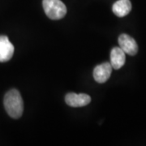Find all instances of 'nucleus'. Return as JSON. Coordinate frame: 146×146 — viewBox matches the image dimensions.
<instances>
[{
    "label": "nucleus",
    "mask_w": 146,
    "mask_h": 146,
    "mask_svg": "<svg viewBox=\"0 0 146 146\" xmlns=\"http://www.w3.org/2000/svg\"><path fill=\"white\" fill-rule=\"evenodd\" d=\"M112 66L110 63H103L96 66L94 69V78L96 82L103 84L110 77L112 72Z\"/></svg>",
    "instance_id": "423d86ee"
},
{
    "label": "nucleus",
    "mask_w": 146,
    "mask_h": 146,
    "mask_svg": "<svg viewBox=\"0 0 146 146\" xmlns=\"http://www.w3.org/2000/svg\"><path fill=\"white\" fill-rule=\"evenodd\" d=\"M45 13L50 20H61L67 14V7L61 0H43Z\"/></svg>",
    "instance_id": "f03ea898"
},
{
    "label": "nucleus",
    "mask_w": 146,
    "mask_h": 146,
    "mask_svg": "<svg viewBox=\"0 0 146 146\" xmlns=\"http://www.w3.org/2000/svg\"><path fill=\"white\" fill-rule=\"evenodd\" d=\"M119 47L129 55H136L138 52V45L131 36L126 33H123L119 36Z\"/></svg>",
    "instance_id": "7ed1b4c3"
},
{
    "label": "nucleus",
    "mask_w": 146,
    "mask_h": 146,
    "mask_svg": "<svg viewBox=\"0 0 146 146\" xmlns=\"http://www.w3.org/2000/svg\"><path fill=\"white\" fill-rule=\"evenodd\" d=\"M15 48L7 36H0V63L9 61L14 54Z\"/></svg>",
    "instance_id": "20e7f679"
},
{
    "label": "nucleus",
    "mask_w": 146,
    "mask_h": 146,
    "mask_svg": "<svg viewBox=\"0 0 146 146\" xmlns=\"http://www.w3.org/2000/svg\"><path fill=\"white\" fill-rule=\"evenodd\" d=\"M131 10L130 0H118L112 7V11L119 17H123L128 15Z\"/></svg>",
    "instance_id": "6e6552de"
},
{
    "label": "nucleus",
    "mask_w": 146,
    "mask_h": 146,
    "mask_svg": "<svg viewBox=\"0 0 146 146\" xmlns=\"http://www.w3.org/2000/svg\"><path fill=\"white\" fill-rule=\"evenodd\" d=\"M65 102L69 106L82 107L90 103L91 98L89 95L85 94H76L75 93H68L65 96Z\"/></svg>",
    "instance_id": "39448f33"
},
{
    "label": "nucleus",
    "mask_w": 146,
    "mask_h": 146,
    "mask_svg": "<svg viewBox=\"0 0 146 146\" xmlns=\"http://www.w3.org/2000/svg\"><path fill=\"white\" fill-rule=\"evenodd\" d=\"M126 62L125 52L120 47H114L110 52V64L115 70L122 68Z\"/></svg>",
    "instance_id": "0eeeda50"
},
{
    "label": "nucleus",
    "mask_w": 146,
    "mask_h": 146,
    "mask_svg": "<svg viewBox=\"0 0 146 146\" xmlns=\"http://www.w3.org/2000/svg\"><path fill=\"white\" fill-rule=\"evenodd\" d=\"M3 104L7 115L12 119H19L23 115L24 102L17 89H11L5 94Z\"/></svg>",
    "instance_id": "f257e3e1"
}]
</instances>
